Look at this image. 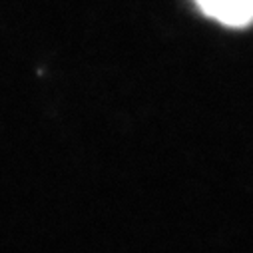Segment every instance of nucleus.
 Instances as JSON below:
<instances>
[{"instance_id": "f257e3e1", "label": "nucleus", "mask_w": 253, "mask_h": 253, "mask_svg": "<svg viewBox=\"0 0 253 253\" xmlns=\"http://www.w3.org/2000/svg\"><path fill=\"white\" fill-rule=\"evenodd\" d=\"M202 12L225 26L241 28L253 22V0H196Z\"/></svg>"}]
</instances>
